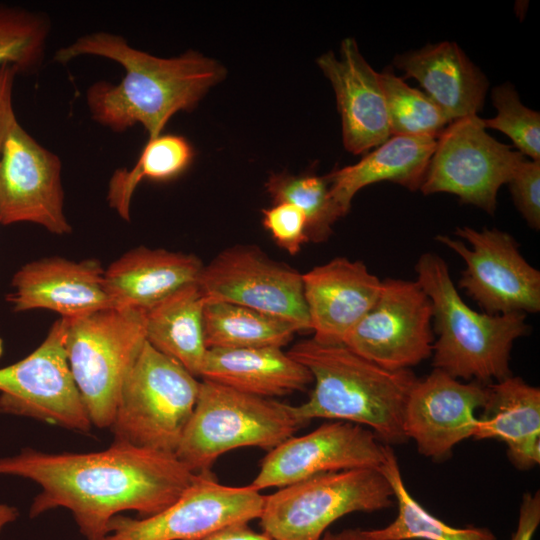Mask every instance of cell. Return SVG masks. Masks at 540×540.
Instances as JSON below:
<instances>
[{"instance_id":"7402d4cb","label":"cell","mask_w":540,"mask_h":540,"mask_svg":"<svg viewBox=\"0 0 540 540\" xmlns=\"http://www.w3.org/2000/svg\"><path fill=\"white\" fill-rule=\"evenodd\" d=\"M394 64L421 84L451 122L482 110L488 80L456 43L428 44L396 56Z\"/></svg>"},{"instance_id":"2e32d148","label":"cell","mask_w":540,"mask_h":540,"mask_svg":"<svg viewBox=\"0 0 540 540\" xmlns=\"http://www.w3.org/2000/svg\"><path fill=\"white\" fill-rule=\"evenodd\" d=\"M385 444L367 427L346 421L327 422L302 436H292L269 451L251 486L284 487L333 471L377 468Z\"/></svg>"},{"instance_id":"f35d334b","label":"cell","mask_w":540,"mask_h":540,"mask_svg":"<svg viewBox=\"0 0 540 540\" xmlns=\"http://www.w3.org/2000/svg\"><path fill=\"white\" fill-rule=\"evenodd\" d=\"M319 540H379L373 537L368 530L348 528L339 532L326 531Z\"/></svg>"},{"instance_id":"5b68a950","label":"cell","mask_w":540,"mask_h":540,"mask_svg":"<svg viewBox=\"0 0 540 540\" xmlns=\"http://www.w3.org/2000/svg\"><path fill=\"white\" fill-rule=\"evenodd\" d=\"M297 407L202 379L175 455L193 472L209 471L233 449L272 450L305 426Z\"/></svg>"},{"instance_id":"1f68e13d","label":"cell","mask_w":540,"mask_h":540,"mask_svg":"<svg viewBox=\"0 0 540 540\" xmlns=\"http://www.w3.org/2000/svg\"><path fill=\"white\" fill-rule=\"evenodd\" d=\"M51 25L43 14L0 5V69L13 65L20 72L40 67Z\"/></svg>"},{"instance_id":"7a4b0ae2","label":"cell","mask_w":540,"mask_h":540,"mask_svg":"<svg viewBox=\"0 0 540 540\" xmlns=\"http://www.w3.org/2000/svg\"><path fill=\"white\" fill-rule=\"evenodd\" d=\"M98 56L120 64L118 83L98 81L86 93L91 118L114 132L140 124L149 138L159 136L179 111L196 107L208 90L225 76L224 67L199 52L160 58L129 45L110 32H93L58 49L54 61L66 64L80 56Z\"/></svg>"},{"instance_id":"83f0119b","label":"cell","mask_w":540,"mask_h":540,"mask_svg":"<svg viewBox=\"0 0 540 540\" xmlns=\"http://www.w3.org/2000/svg\"><path fill=\"white\" fill-rule=\"evenodd\" d=\"M394 492L397 516L389 525L370 529L379 540H496L485 527H452L428 512L407 490L399 463L390 445L385 444V456L380 467Z\"/></svg>"},{"instance_id":"836d02e7","label":"cell","mask_w":540,"mask_h":540,"mask_svg":"<svg viewBox=\"0 0 540 540\" xmlns=\"http://www.w3.org/2000/svg\"><path fill=\"white\" fill-rule=\"evenodd\" d=\"M262 225L275 243L290 255H296L309 242L304 213L290 203H276L262 210Z\"/></svg>"},{"instance_id":"d590c367","label":"cell","mask_w":540,"mask_h":540,"mask_svg":"<svg viewBox=\"0 0 540 540\" xmlns=\"http://www.w3.org/2000/svg\"><path fill=\"white\" fill-rule=\"evenodd\" d=\"M19 72L13 65L0 69V154L12 126L18 121L13 108V87Z\"/></svg>"},{"instance_id":"d6986e66","label":"cell","mask_w":540,"mask_h":540,"mask_svg":"<svg viewBox=\"0 0 540 540\" xmlns=\"http://www.w3.org/2000/svg\"><path fill=\"white\" fill-rule=\"evenodd\" d=\"M312 339L343 345L377 301L382 281L359 260L337 257L302 274Z\"/></svg>"},{"instance_id":"d6a6232c","label":"cell","mask_w":540,"mask_h":540,"mask_svg":"<svg viewBox=\"0 0 540 540\" xmlns=\"http://www.w3.org/2000/svg\"><path fill=\"white\" fill-rule=\"evenodd\" d=\"M497 110L494 118L483 119L485 129H496L507 135L521 154L540 160V115L524 106L511 84L497 86L492 92Z\"/></svg>"},{"instance_id":"6da1fadb","label":"cell","mask_w":540,"mask_h":540,"mask_svg":"<svg viewBox=\"0 0 540 540\" xmlns=\"http://www.w3.org/2000/svg\"><path fill=\"white\" fill-rule=\"evenodd\" d=\"M193 472L174 453L113 442L98 452L46 453L30 448L0 458V475L37 483L30 516L68 509L86 540H104L110 521L124 511L142 517L174 503Z\"/></svg>"},{"instance_id":"e0dca14e","label":"cell","mask_w":540,"mask_h":540,"mask_svg":"<svg viewBox=\"0 0 540 540\" xmlns=\"http://www.w3.org/2000/svg\"><path fill=\"white\" fill-rule=\"evenodd\" d=\"M488 385L463 383L434 368L412 386L403 414V431L418 452L433 460L448 458L461 441L473 438L478 425L475 412L483 408Z\"/></svg>"},{"instance_id":"ba28073f","label":"cell","mask_w":540,"mask_h":540,"mask_svg":"<svg viewBox=\"0 0 540 540\" xmlns=\"http://www.w3.org/2000/svg\"><path fill=\"white\" fill-rule=\"evenodd\" d=\"M394 502L393 489L380 469H347L318 474L264 496L259 520L274 540H319L341 517L387 509Z\"/></svg>"},{"instance_id":"5bb4252c","label":"cell","mask_w":540,"mask_h":540,"mask_svg":"<svg viewBox=\"0 0 540 540\" xmlns=\"http://www.w3.org/2000/svg\"><path fill=\"white\" fill-rule=\"evenodd\" d=\"M205 300L274 315L310 330L302 274L254 245H235L203 266L197 281Z\"/></svg>"},{"instance_id":"603a6c76","label":"cell","mask_w":540,"mask_h":540,"mask_svg":"<svg viewBox=\"0 0 540 540\" xmlns=\"http://www.w3.org/2000/svg\"><path fill=\"white\" fill-rule=\"evenodd\" d=\"M474 439H497L511 463L528 470L540 463V390L512 375L488 384Z\"/></svg>"},{"instance_id":"60d3db41","label":"cell","mask_w":540,"mask_h":540,"mask_svg":"<svg viewBox=\"0 0 540 540\" xmlns=\"http://www.w3.org/2000/svg\"><path fill=\"white\" fill-rule=\"evenodd\" d=\"M3 353V340L0 338V357Z\"/></svg>"},{"instance_id":"74e56055","label":"cell","mask_w":540,"mask_h":540,"mask_svg":"<svg viewBox=\"0 0 540 540\" xmlns=\"http://www.w3.org/2000/svg\"><path fill=\"white\" fill-rule=\"evenodd\" d=\"M196 540H274L264 532L252 530L248 523L234 524Z\"/></svg>"},{"instance_id":"4316f807","label":"cell","mask_w":540,"mask_h":540,"mask_svg":"<svg viewBox=\"0 0 540 540\" xmlns=\"http://www.w3.org/2000/svg\"><path fill=\"white\" fill-rule=\"evenodd\" d=\"M207 349H242L287 345L300 328L285 319L242 305L206 300L203 311Z\"/></svg>"},{"instance_id":"d4e9b609","label":"cell","mask_w":540,"mask_h":540,"mask_svg":"<svg viewBox=\"0 0 540 540\" xmlns=\"http://www.w3.org/2000/svg\"><path fill=\"white\" fill-rule=\"evenodd\" d=\"M436 142L430 136L392 135L358 163L325 176L332 198L345 215L355 194L367 185L390 181L420 189Z\"/></svg>"},{"instance_id":"3957f363","label":"cell","mask_w":540,"mask_h":540,"mask_svg":"<svg viewBox=\"0 0 540 540\" xmlns=\"http://www.w3.org/2000/svg\"><path fill=\"white\" fill-rule=\"evenodd\" d=\"M288 354L312 375L308 400L297 407L307 422L315 418L346 421L369 429L387 445L407 440L403 414L418 379L410 369L388 370L344 345L306 339Z\"/></svg>"},{"instance_id":"9a60e30c","label":"cell","mask_w":540,"mask_h":540,"mask_svg":"<svg viewBox=\"0 0 540 540\" xmlns=\"http://www.w3.org/2000/svg\"><path fill=\"white\" fill-rule=\"evenodd\" d=\"M22 222L55 235L72 231L64 212L61 159L17 121L0 154V225Z\"/></svg>"},{"instance_id":"277c9868","label":"cell","mask_w":540,"mask_h":540,"mask_svg":"<svg viewBox=\"0 0 540 540\" xmlns=\"http://www.w3.org/2000/svg\"><path fill=\"white\" fill-rule=\"evenodd\" d=\"M415 271L416 281L431 301L438 335L432 350L434 368L485 385L511 376L513 343L529 332L526 314L473 310L458 293L446 262L435 253H423Z\"/></svg>"},{"instance_id":"484cf974","label":"cell","mask_w":540,"mask_h":540,"mask_svg":"<svg viewBox=\"0 0 540 540\" xmlns=\"http://www.w3.org/2000/svg\"><path fill=\"white\" fill-rule=\"evenodd\" d=\"M205 302L199 286L193 283L144 311L146 341L195 377L200 375L208 350L203 327Z\"/></svg>"},{"instance_id":"ab89813d","label":"cell","mask_w":540,"mask_h":540,"mask_svg":"<svg viewBox=\"0 0 540 540\" xmlns=\"http://www.w3.org/2000/svg\"><path fill=\"white\" fill-rule=\"evenodd\" d=\"M17 516L16 508L0 502V533L8 524L15 521Z\"/></svg>"},{"instance_id":"4fadbf2b","label":"cell","mask_w":540,"mask_h":540,"mask_svg":"<svg viewBox=\"0 0 540 540\" xmlns=\"http://www.w3.org/2000/svg\"><path fill=\"white\" fill-rule=\"evenodd\" d=\"M432 320L431 301L417 281L387 278L343 345L385 369H410L432 354Z\"/></svg>"},{"instance_id":"8fae6325","label":"cell","mask_w":540,"mask_h":540,"mask_svg":"<svg viewBox=\"0 0 540 540\" xmlns=\"http://www.w3.org/2000/svg\"><path fill=\"white\" fill-rule=\"evenodd\" d=\"M461 240L438 235L436 240L457 253L466 268L459 287L490 315L536 313L540 310V272L519 251V244L499 229L457 227Z\"/></svg>"},{"instance_id":"30bf717a","label":"cell","mask_w":540,"mask_h":540,"mask_svg":"<svg viewBox=\"0 0 540 540\" xmlns=\"http://www.w3.org/2000/svg\"><path fill=\"white\" fill-rule=\"evenodd\" d=\"M67 319L56 320L43 342L0 369V411L88 432L91 421L68 362Z\"/></svg>"},{"instance_id":"f546056e","label":"cell","mask_w":540,"mask_h":540,"mask_svg":"<svg viewBox=\"0 0 540 540\" xmlns=\"http://www.w3.org/2000/svg\"><path fill=\"white\" fill-rule=\"evenodd\" d=\"M265 187L273 204L290 203L304 213L307 235L311 242L326 241L332 234L334 223L344 216L331 196L325 176L310 173H272Z\"/></svg>"},{"instance_id":"8d00e7d4","label":"cell","mask_w":540,"mask_h":540,"mask_svg":"<svg viewBox=\"0 0 540 540\" xmlns=\"http://www.w3.org/2000/svg\"><path fill=\"white\" fill-rule=\"evenodd\" d=\"M540 524V495L525 493L519 509L517 527L510 540H532Z\"/></svg>"},{"instance_id":"e575fe53","label":"cell","mask_w":540,"mask_h":540,"mask_svg":"<svg viewBox=\"0 0 540 540\" xmlns=\"http://www.w3.org/2000/svg\"><path fill=\"white\" fill-rule=\"evenodd\" d=\"M514 203L527 222L540 228V161L524 160L508 182Z\"/></svg>"},{"instance_id":"cb8c5ba5","label":"cell","mask_w":540,"mask_h":540,"mask_svg":"<svg viewBox=\"0 0 540 540\" xmlns=\"http://www.w3.org/2000/svg\"><path fill=\"white\" fill-rule=\"evenodd\" d=\"M199 377L266 398L305 391L313 383L309 370L278 347L208 349Z\"/></svg>"},{"instance_id":"9c48e42d","label":"cell","mask_w":540,"mask_h":540,"mask_svg":"<svg viewBox=\"0 0 540 540\" xmlns=\"http://www.w3.org/2000/svg\"><path fill=\"white\" fill-rule=\"evenodd\" d=\"M477 115L451 122L437 138L420 190L451 193L489 214L499 188L510 181L524 156L496 141Z\"/></svg>"},{"instance_id":"f1b7e54d","label":"cell","mask_w":540,"mask_h":540,"mask_svg":"<svg viewBox=\"0 0 540 540\" xmlns=\"http://www.w3.org/2000/svg\"><path fill=\"white\" fill-rule=\"evenodd\" d=\"M194 149L183 136L160 134L148 139L131 169H117L108 183L109 206L124 220H130L133 194L143 179L168 181L181 175L191 164Z\"/></svg>"},{"instance_id":"ffe728a7","label":"cell","mask_w":540,"mask_h":540,"mask_svg":"<svg viewBox=\"0 0 540 540\" xmlns=\"http://www.w3.org/2000/svg\"><path fill=\"white\" fill-rule=\"evenodd\" d=\"M317 64L330 80L342 121L345 148L362 154L391 137L385 94L377 73L360 53L353 38H346L340 56L327 52Z\"/></svg>"},{"instance_id":"52a82bcc","label":"cell","mask_w":540,"mask_h":540,"mask_svg":"<svg viewBox=\"0 0 540 540\" xmlns=\"http://www.w3.org/2000/svg\"><path fill=\"white\" fill-rule=\"evenodd\" d=\"M66 319L68 362L91 424L110 428L124 380L146 341L144 311L112 307Z\"/></svg>"},{"instance_id":"44dd1931","label":"cell","mask_w":540,"mask_h":540,"mask_svg":"<svg viewBox=\"0 0 540 540\" xmlns=\"http://www.w3.org/2000/svg\"><path fill=\"white\" fill-rule=\"evenodd\" d=\"M203 266L194 254L139 246L105 269V289L114 307L146 311L179 288L197 283Z\"/></svg>"},{"instance_id":"8992f818","label":"cell","mask_w":540,"mask_h":540,"mask_svg":"<svg viewBox=\"0 0 540 540\" xmlns=\"http://www.w3.org/2000/svg\"><path fill=\"white\" fill-rule=\"evenodd\" d=\"M200 382L145 341L121 388L114 442L176 452L196 405Z\"/></svg>"},{"instance_id":"7c38bea8","label":"cell","mask_w":540,"mask_h":540,"mask_svg":"<svg viewBox=\"0 0 540 540\" xmlns=\"http://www.w3.org/2000/svg\"><path fill=\"white\" fill-rule=\"evenodd\" d=\"M264 496L251 485L220 484L209 471L197 472L171 505L140 519L115 516L104 540H196L234 524L259 519Z\"/></svg>"},{"instance_id":"4dcf8cb0","label":"cell","mask_w":540,"mask_h":540,"mask_svg":"<svg viewBox=\"0 0 540 540\" xmlns=\"http://www.w3.org/2000/svg\"><path fill=\"white\" fill-rule=\"evenodd\" d=\"M391 136L438 138L451 123L442 109L426 94L410 87L391 70L380 73Z\"/></svg>"},{"instance_id":"ac0fdd59","label":"cell","mask_w":540,"mask_h":540,"mask_svg":"<svg viewBox=\"0 0 540 540\" xmlns=\"http://www.w3.org/2000/svg\"><path fill=\"white\" fill-rule=\"evenodd\" d=\"M104 272L96 259L75 261L53 256L34 260L14 273L6 301L14 312L44 309L61 318L112 308Z\"/></svg>"}]
</instances>
